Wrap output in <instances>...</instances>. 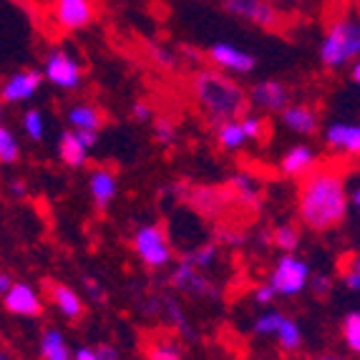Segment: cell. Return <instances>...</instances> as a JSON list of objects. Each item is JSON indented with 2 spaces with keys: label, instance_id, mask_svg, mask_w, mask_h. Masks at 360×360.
<instances>
[{
  "label": "cell",
  "instance_id": "obj_1",
  "mask_svg": "<svg viewBox=\"0 0 360 360\" xmlns=\"http://www.w3.org/2000/svg\"><path fill=\"white\" fill-rule=\"evenodd\" d=\"M297 194L300 222L312 232H330L348 217V186L335 169H312Z\"/></svg>",
  "mask_w": 360,
  "mask_h": 360
},
{
  "label": "cell",
  "instance_id": "obj_2",
  "mask_svg": "<svg viewBox=\"0 0 360 360\" xmlns=\"http://www.w3.org/2000/svg\"><path fill=\"white\" fill-rule=\"evenodd\" d=\"M192 91L214 127L222 121L240 119V114L247 106V91L234 78H229V73L217 71V68L197 71L192 81Z\"/></svg>",
  "mask_w": 360,
  "mask_h": 360
},
{
  "label": "cell",
  "instance_id": "obj_3",
  "mask_svg": "<svg viewBox=\"0 0 360 360\" xmlns=\"http://www.w3.org/2000/svg\"><path fill=\"white\" fill-rule=\"evenodd\" d=\"M360 53V23L353 15H342L328 28L320 43V63L330 71L345 68L358 60Z\"/></svg>",
  "mask_w": 360,
  "mask_h": 360
},
{
  "label": "cell",
  "instance_id": "obj_4",
  "mask_svg": "<svg viewBox=\"0 0 360 360\" xmlns=\"http://www.w3.org/2000/svg\"><path fill=\"white\" fill-rule=\"evenodd\" d=\"M310 275V264L305 259L292 252H285L283 257L277 259L267 285L275 290L277 297H297V295H302L307 290Z\"/></svg>",
  "mask_w": 360,
  "mask_h": 360
},
{
  "label": "cell",
  "instance_id": "obj_5",
  "mask_svg": "<svg viewBox=\"0 0 360 360\" xmlns=\"http://www.w3.org/2000/svg\"><path fill=\"white\" fill-rule=\"evenodd\" d=\"M134 250L139 259L151 267V270H162L172 262V245H169L167 234L154 224H144L134 234Z\"/></svg>",
  "mask_w": 360,
  "mask_h": 360
},
{
  "label": "cell",
  "instance_id": "obj_6",
  "mask_svg": "<svg viewBox=\"0 0 360 360\" xmlns=\"http://www.w3.org/2000/svg\"><path fill=\"white\" fill-rule=\"evenodd\" d=\"M222 8L232 18L247 20L264 30H272L283 23L280 8L272 6L270 0H222Z\"/></svg>",
  "mask_w": 360,
  "mask_h": 360
},
{
  "label": "cell",
  "instance_id": "obj_7",
  "mask_svg": "<svg viewBox=\"0 0 360 360\" xmlns=\"http://www.w3.org/2000/svg\"><path fill=\"white\" fill-rule=\"evenodd\" d=\"M43 76L49 84H53L56 89L73 91L81 86V63H78L76 56H71L66 49H56L46 56V63H43Z\"/></svg>",
  "mask_w": 360,
  "mask_h": 360
},
{
  "label": "cell",
  "instance_id": "obj_8",
  "mask_svg": "<svg viewBox=\"0 0 360 360\" xmlns=\"http://www.w3.org/2000/svg\"><path fill=\"white\" fill-rule=\"evenodd\" d=\"M210 60L214 63L217 71L222 73H234V76H247L257 68V58L247 51L237 49L227 41H217L210 49Z\"/></svg>",
  "mask_w": 360,
  "mask_h": 360
},
{
  "label": "cell",
  "instance_id": "obj_9",
  "mask_svg": "<svg viewBox=\"0 0 360 360\" xmlns=\"http://www.w3.org/2000/svg\"><path fill=\"white\" fill-rule=\"evenodd\" d=\"M43 84V73L36 68H23V71H15L13 76L6 78V84L0 89V101L6 103H20L28 101L38 94Z\"/></svg>",
  "mask_w": 360,
  "mask_h": 360
},
{
  "label": "cell",
  "instance_id": "obj_10",
  "mask_svg": "<svg viewBox=\"0 0 360 360\" xmlns=\"http://www.w3.org/2000/svg\"><path fill=\"white\" fill-rule=\"evenodd\" d=\"M172 285H174L179 292H186V295H194V297H217L219 290L214 288L212 280H207L202 275V270H197L189 259H181V264L172 272Z\"/></svg>",
  "mask_w": 360,
  "mask_h": 360
},
{
  "label": "cell",
  "instance_id": "obj_11",
  "mask_svg": "<svg viewBox=\"0 0 360 360\" xmlns=\"http://www.w3.org/2000/svg\"><path fill=\"white\" fill-rule=\"evenodd\" d=\"M247 101L262 111H283L290 103V89L277 78H264L247 91Z\"/></svg>",
  "mask_w": 360,
  "mask_h": 360
},
{
  "label": "cell",
  "instance_id": "obj_12",
  "mask_svg": "<svg viewBox=\"0 0 360 360\" xmlns=\"http://www.w3.org/2000/svg\"><path fill=\"white\" fill-rule=\"evenodd\" d=\"M53 18L63 30H84L94 20L91 0H53Z\"/></svg>",
  "mask_w": 360,
  "mask_h": 360
},
{
  "label": "cell",
  "instance_id": "obj_13",
  "mask_svg": "<svg viewBox=\"0 0 360 360\" xmlns=\"http://www.w3.org/2000/svg\"><path fill=\"white\" fill-rule=\"evenodd\" d=\"M3 302H6V310L18 315V318H38L43 312L41 295L28 283H13L8 292L3 295Z\"/></svg>",
  "mask_w": 360,
  "mask_h": 360
},
{
  "label": "cell",
  "instance_id": "obj_14",
  "mask_svg": "<svg viewBox=\"0 0 360 360\" xmlns=\"http://www.w3.org/2000/svg\"><path fill=\"white\" fill-rule=\"evenodd\" d=\"M325 141L328 146L340 154L355 156L360 151V127L358 124H345V121H335L325 129Z\"/></svg>",
  "mask_w": 360,
  "mask_h": 360
},
{
  "label": "cell",
  "instance_id": "obj_15",
  "mask_svg": "<svg viewBox=\"0 0 360 360\" xmlns=\"http://www.w3.org/2000/svg\"><path fill=\"white\" fill-rule=\"evenodd\" d=\"M315 162H318L315 151L307 144H297L285 151V156L280 159V172L285 176H292V179H302V176L310 174L312 169H315Z\"/></svg>",
  "mask_w": 360,
  "mask_h": 360
},
{
  "label": "cell",
  "instance_id": "obj_16",
  "mask_svg": "<svg viewBox=\"0 0 360 360\" xmlns=\"http://www.w3.org/2000/svg\"><path fill=\"white\" fill-rule=\"evenodd\" d=\"M280 114H283V124L292 134L310 136V134L318 131V114H315V108L305 106V103H288Z\"/></svg>",
  "mask_w": 360,
  "mask_h": 360
},
{
  "label": "cell",
  "instance_id": "obj_17",
  "mask_svg": "<svg viewBox=\"0 0 360 360\" xmlns=\"http://www.w3.org/2000/svg\"><path fill=\"white\" fill-rule=\"evenodd\" d=\"M89 192L91 197H94V202H96L98 207H108L111 202H114L116 192H119V181H116V174L111 172V169H94L89 176Z\"/></svg>",
  "mask_w": 360,
  "mask_h": 360
},
{
  "label": "cell",
  "instance_id": "obj_18",
  "mask_svg": "<svg viewBox=\"0 0 360 360\" xmlns=\"http://www.w3.org/2000/svg\"><path fill=\"white\" fill-rule=\"evenodd\" d=\"M51 300H53V305L58 307V312L63 318L78 320L84 315L86 305L81 300V295L73 288H68V285H51Z\"/></svg>",
  "mask_w": 360,
  "mask_h": 360
},
{
  "label": "cell",
  "instance_id": "obj_19",
  "mask_svg": "<svg viewBox=\"0 0 360 360\" xmlns=\"http://www.w3.org/2000/svg\"><path fill=\"white\" fill-rule=\"evenodd\" d=\"M58 156H60V162L68 164V167L78 169V167H84L86 159H89V149H86L81 141H78L76 131H63L58 139Z\"/></svg>",
  "mask_w": 360,
  "mask_h": 360
},
{
  "label": "cell",
  "instance_id": "obj_20",
  "mask_svg": "<svg viewBox=\"0 0 360 360\" xmlns=\"http://www.w3.org/2000/svg\"><path fill=\"white\" fill-rule=\"evenodd\" d=\"M66 121L71 124L73 131H81V129H91V131H98L101 127V111L91 103H76L66 111Z\"/></svg>",
  "mask_w": 360,
  "mask_h": 360
},
{
  "label": "cell",
  "instance_id": "obj_21",
  "mask_svg": "<svg viewBox=\"0 0 360 360\" xmlns=\"http://www.w3.org/2000/svg\"><path fill=\"white\" fill-rule=\"evenodd\" d=\"M217 144L224 151H240L247 144V136L240 127V119H229L217 124Z\"/></svg>",
  "mask_w": 360,
  "mask_h": 360
},
{
  "label": "cell",
  "instance_id": "obj_22",
  "mask_svg": "<svg viewBox=\"0 0 360 360\" xmlns=\"http://www.w3.org/2000/svg\"><path fill=\"white\" fill-rule=\"evenodd\" d=\"M41 358L43 360H73L63 333L53 330V328L43 333V338H41Z\"/></svg>",
  "mask_w": 360,
  "mask_h": 360
},
{
  "label": "cell",
  "instance_id": "obj_23",
  "mask_svg": "<svg viewBox=\"0 0 360 360\" xmlns=\"http://www.w3.org/2000/svg\"><path fill=\"white\" fill-rule=\"evenodd\" d=\"M275 338H277V345H280L283 350H297L302 345V330L292 318L280 320V325H277V330H275Z\"/></svg>",
  "mask_w": 360,
  "mask_h": 360
},
{
  "label": "cell",
  "instance_id": "obj_24",
  "mask_svg": "<svg viewBox=\"0 0 360 360\" xmlns=\"http://www.w3.org/2000/svg\"><path fill=\"white\" fill-rule=\"evenodd\" d=\"M229 184H232V189L237 194H240L242 202H257L259 199V184L257 179H255L252 174H247V172H240V174H234L232 179H229Z\"/></svg>",
  "mask_w": 360,
  "mask_h": 360
},
{
  "label": "cell",
  "instance_id": "obj_25",
  "mask_svg": "<svg viewBox=\"0 0 360 360\" xmlns=\"http://www.w3.org/2000/svg\"><path fill=\"white\" fill-rule=\"evenodd\" d=\"M342 342L348 345L353 353H360V312L350 310L345 318H342V328H340Z\"/></svg>",
  "mask_w": 360,
  "mask_h": 360
},
{
  "label": "cell",
  "instance_id": "obj_26",
  "mask_svg": "<svg viewBox=\"0 0 360 360\" xmlns=\"http://www.w3.org/2000/svg\"><path fill=\"white\" fill-rule=\"evenodd\" d=\"M184 259H189L197 270H210V267L217 264V259H219V247H217V242H207V245H202L199 250L186 255Z\"/></svg>",
  "mask_w": 360,
  "mask_h": 360
},
{
  "label": "cell",
  "instance_id": "obj_27",
  "mask_svg": "<svg viewBox=\"0 0 360 360\" xmlns=\"http://www.w3.org/2000/svg\"><path fill=\"white\" fill-rule=\"evenodd\" d=\"M20 159V144L15 134L0 124V164H15Z\"/></svg>",
  "mask_w": 360,
  "mask_h": 360
},
{
  "label": "cell",
  "instance_id": "obj_28",
  "mask_svg": "<svg viewBox=\"0 0 360 360\" xmlns=\"http://www.w3.org/2000/svg\"><path fill=\"white\" fill-rule=\"evenodd\" d=\"M272 242H275V247H280L283 252H295L297 245H300V229L292 227V224H280V227L272 232Z\"/></svg>",
  "mask_w": 360,
  "mask_h": 360
},
{
  "label": "cell",
  "instance_id": "obj_29",
  "mask_svg": "<svg viewBox=\"0 0 360 360\" xmlns=\"http://www.w3.org/2000/svg\"><path fill=\"white\" fill-rule=\"evenodd\" d=\"M23 131L30 141H41L46 136V119L38 108H28L23 114Z\"/></svg>",
  "mask_w": 360,
  "mask_h": 360
},
{
  "label": "cell",
  "instance_id": "obj_30",
  "mask_svg": "<svg viewBox=\"0 0 360 360\" xmlns=\"http://www.w3.org/2000/svg\"><path fill=\"white\" fill-rule=\"evenodd\" d=\"M194 207H197L199 212H205V214H214L217 210H222V194L217 192V189H199V192H194Z\"/></svg>",
  "mask_w": 360,
  "mask_h": 360
},
{
  "label": "cell",
  "instance_id": "obj_31",
  "mask_svg": "<svg viewBox=\"0 0 360 360\" xmlns=\"http://www.w3.org/2000/svg\"><path fill=\"white\" fill-rule=\"evenodd\" d=\"M283 318L285 315L280 310H264L262 315L255 320V333H257V335H275L277 325H280Z\"/></svg>",
  "mask_w": 360,
  "mask_h": 360
},
{
  "label": "cell",
  "instance_id": "obj_32",
  "mask_svg": "<svg viewBox=\"0 0 360 360\" xmlns=\"http://www.w3.org/2000/svg\"><path fill=\"white\" fill-rule=\"evenodd\" d=\"M149 360H181V350L172 340H156L149 348Z\"/></svg>",
  "mask_w": 360,
  "mask_h": 360
},
{
  "label": "cell",
  "instance_id": "obj_33",
  "mask_svg": "<svg viewBox=\"0 0 360 360\" xmlns=\"http://www.w3.org/2000/svg\"><path fill=\"white\" fill-rule=\"evenodd\" d=\"M154 139H156V141H159L162 146L174 144V139H176V127H174V121H169V119H156V121H154Z\"/></svg>",
  "mask_w": 360,
  "mask_h": 360
},
{
  "label": "cell",
  "instance_id": "obj_34",
  "mask_svg": "<svg viewBox=\"0 0 360 360\" xmlns=\"http://www.w3.org/2000/svg\"><path fill=\"white\" fill-rule=\"evenodd\" d=\"M149 53H151V60H154L159 68H174L176 66V56L162 46V43H151L149 46Z\"/></svg>",
  "mask_w": 360,
  "mask_h": 360
},
{
  "label": "cell",
  "instance_id": "obj_35",
  "mask_svg": "<svg viewBox=\"0 0 360 360\" xmlns=\"http://www.w3.org/2000/svg\"><path fill=\"white\" fill-rule=\"evenodd\" d=\"M240 127H242V131H245L247 141H255V139L262 136L264 121L259 119V116H242V119H240Z\"/></svg>",
  "mask_w": 360,
  "mask_h": 360
},
{
  "label": "cell",
  "instance_id": "obj_36",
  "mask_svg": "<svg viewBox=\"0 0 360 360\" xmlns=\"http://www.w3.org/2000/svg\"><path fill=\"white\" fill-rule=\"evenodd\" d=\"M307 288L318 295V297H325V295L330 292L333 283H330V277H328V275H310V283H307Z\"/></svg>",
  "mask_w": 360,
  "mask_h": 360
},
{
  "label": "cell",
  "instance_id": "obj_37",
  "mask_svg": "<svg viewBox=\"0 0 360 360\" xmlns=\"http://www.w3.org/2000/svg\"><path fill=\"white\" fill-rule=\"evenodd\" d=\"M342 283H345V288L353 290V292H358L360 290V264L358 259H353L348 267V272H342Z\"/></svg>",
  "mask_w": 360,
  "mask_h": 360
},
{
  "label": "cell",
  "instance_id": "obj_38",
  "mask_svg": "<svg viewBox=\"0 0 360 360\" xmlns=\"http://www.w3.org/2000/svg\"><path fill=\"white\" fill-rule=\"evenodd\" d=\"M131 116L139 121V124H144V121H151L154 119V111H151V106L146 101H136L131 106Z\"/></svg>",
  "mask_w": 360,
  "mask_h": 360
},
{
  "label": "cell",
  "instance_id": "obj_39",
  "mask_svg": "<svg viewBox=\"0 0 360 360\" xmlns=\"http://www.w3.org/2000/svg\"><path fill=\"white\" fill-rule=\"evenodd\" d=\"M275 290L270 288V285H259L257 290H255V302H257V305H272V302H275Z\"/></svg>",
  "mask_w": 360,
  "mask_h": 360
},
{
  "label": "cell",
  "instance_id": "obj_40",
  "mask_svg": "<svg viewBox=\"0 0 360 360\" xmlns=\"http://www.w3.org/2000/svg\"><path fill=\"white\" fill-rule=\"evenodd\" d=\"M78 141L86 146V149H91V146H96L98 141V131H91V129H81V131H76Z\"/></svg>",
  "mask_w": 360,
  "mask_h": 360
},
{
  "label": "cell",
  "instance_id": "obj_41",
  "mask_svg": "<svg viewBox=\"0 0 360 360\" xmlns=\"http://www.w3.org/2000/svg\"><path fill=\"white\" fill-rule=\"evenodd\" d=\"M94 350H96V355L101 360H119V350H116L114 345H108V342H101V345Z\"/></svg>",
  "mask_w": 360,
  "mask_h": 360
},
{
  "label": "cell",
  "instance_id": "obj_42",
  "mask_svg": "<svg viewBox=\"0 0 360 360\" xmlns=\"http://www.w3.org/2000/svg\"><path fill=\"white\" fill-rule=\"evenodd\" d=\"M84 288H86V292H89V297H91V300H94V302H103V290L98 288V283H96V280H86V285H84Z\"/></svg>",
  "mask_w": 360,
  "mask_h": 360
},
{
  "label": "cell",
  "instance_id": "obj_43",
  "mask_svg": "<svg viewBox=\"0 0 360 360\" xmlns=\"http://www.w3.org/2000/svg\"><path fill=\"white\" fill-rule=\"evenodd\" d=\"M222 240H224V245L240 247V245H245V234H242V232H232V229H224Z\"/></svg>",
  "mask_w": 360,
  "mask_h": 360
},
{
  "label": "cell",
  "instance_id": "obj_44",
  "mask_svg": "<svg viewBox=\"0 0 360 360\" xmlns=\"http://www.w3.org/2000/svg\"><path fill=\"white\" fill-rule=\"evenodd\" d=\"M73 360H101V358H98L94 348H78L76 353H73Z\"/></svg>",
  "mask_w": 360,
  "mask_h": 360
},
{
  "label": "cell",
  "instance_id": "obj_45",
  "mask_svg": "<svg viewBox=\"0 0 360 360\" xmlns=\"http://www.w3.org/2000/svg\"><path fill=\"white\" fill-rule=\"evenodd\" d=\"M272 6H285V8H302L307 6V3H312V0H270Z\"/></svg>",
  "mask_w": 360,
  "mask_h": 360
},
{
  "label": "cell",
  "instance_id": "obj_46",
  "mask_svg": "<svg viewBox=\"0 0 360 360\" xmlns=\"http://www.w3.org/2000/svg\"><path fill=\"white\" fill-rule=\"evenodd\" d=\"M348 207H350V210H358V207H360V189H358V186H353V189H350Z\"/></svg>",
  "mask_w": 360,
  "mask_h": 360
},
{
  "label": "cell",
  "instance_id": "obj_47",
  "mask_svg": "<svg viewBox=\"0 0 360 360\" xmlns=\"http://www.w3.org/2000/svg\"><path fill=\"white\" fill-rule=\"evenodd\" d=\"M25 192H28V189H25L23 181H18V179L11 181V194H13V197H25Z\"/></svg>",
  "mask_w": 360,
  "mask_h": 360
},
{
  "label": "cell",
  "instance_id": "obj_48",
  "mask_svg": "<svg viewBox=\"0 0 360 360\" xmlns=\"http://www.w3.org/2000/svg\"><path fill=\"white\" fill-rule=\"evenodd\" d=\"M350 81H353L355 86L360 84V63H358V60H353V63H350Z\"/></svg>",
  "mask_w": 360,
  "mask_h": 360
},
{
  "label": "cell",
  "instance_id": "obj_49",
  "mask_svg": "<svg viewBox=\"0 0 360 360\" xmlns=\"http://www.w3.org/2000/svg\"><path fill=\"white\" fill-rule=\"evenodd\" d=\"M13 285V280H11V275H6V272H0V295H6L8 292V288Z\"/></svg>",
  "mask_w": 360,
  "mask_h": 360
},
{
  "label": "cell",
  "instance_id": "obj_50",
  "mask_svg": "<svg viewBox=\"0 0 360 360\" xmlns=\"http://www.w3.org/2000/svg\"><path fill=\"white\" fill-rule=\"evenodd\" d=\"M320 360H342V358H335V355H325V358H320Z\"/></svg>",
  "mask_w": 360,
  "mask_h": 360
},
{
  "label": "cell",
  "instance_id": "obj_51",
  "mask_svg": "<svg viewBox=\"0 0 360 360\" xmlns=\"http://www.w3.org/2000/svg\"><path fill=\"white\" fill-rule=\"evenodd\" d=\"M0 360H11V358H8V355H3V353H0Z\"/></svg>",
  "mask_w": 360,
  "mask_h": 360
},
{
  "label": "cell",
  "instance_id": "obj_52",
  "mask_svg": "<svg viewBox=\"0 0 360 360\" xmlns=\"http://www.w3.org/2000/svg\"><path fill=\"white\" fill-rule=\"evenodd\" d=\"M0 121H3V108H0Z\"/></svg>",
  "mask_w": 360,
  "mask_h": 360
}]
</instances>
